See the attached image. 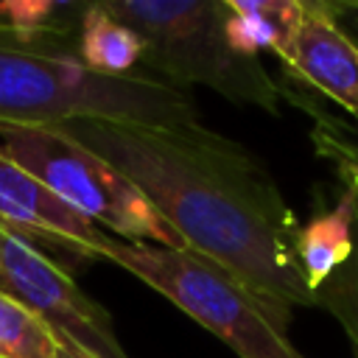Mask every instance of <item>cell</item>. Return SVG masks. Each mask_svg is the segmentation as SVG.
Instances as JSON below:
<instances>
[{
  "instance_id": "17",
  "label": "cell",
  "mask_w": 358,
  "mask_h": 358,
  "mask_svg": "<svg viewBox=\"0 0 358 358\" xmlns=\"http://www.w3.org/2000/svg\"><path fill=\"white\" fill-rule=\"evenodd\" d=\"M355 131H358V120H355Z\"/></svg>"
},
{
  "instance_id": "4",
  "label": "cell",
  "mask_w": 358,
  "mask_h": 358,
  "mask_svg": "<svg viewBox=\"0 0 358 358\" xmlns=\"http://www.w3.org/2000/svg\"><path fill=\"white\" fill-rule=\"evenodd\" d=\"M101 257L171 299L238 358H305L288 341V322L257 299L232 271L187 246L129 243L112 235Z\"/></svg>"
},
{
  "instance_id": "10",
  "label": "cell",
  "mask_w": 358,
  "mask_h": 358,
  "mask_svg": "<svg viewBox=\"0 0 358 358\" xmlns=\"http://www.w3.org/2000/svg\"><path fill=\"white\" fill-rule=\"evenodd\" d=\"M224 34L235 53L260 59L268 50L282 59L302 14V0H224Z\"/></svg>"
},
{
  "instance_id": "13",
  "label": "cell",
  "mask_w": 358,
  "mask_h": 358,
  "mask_svg": "<svg viewBox=\"0 0 358 358\" xmlns=\"http://www.w3.org/2000/svg\"><path fill=\"white\" fill-rule=\"evenodd\" d=\"M56 333L20 299L0 291V358H56Z\"/></svg>"
},
{
  "instance_id": "8",
  "label": "cell",
  "mask_w": 358,
  "mask_h": 358,
  "mask_svg": "<svg viewBox=\"0 0 358 358\" xmlns=\"http://www.w3.org/2000/svg\"><path fill=\"white\" fill-rule=\"evenodd\" d=\"M0 221H6L34 246L50 243L90 260L101 257L106 241L112 238V232L92 224L36 176L6 157H0Z\"/></svg>"
},
{
  "instance_id": "12",
  "label": "cell",
  "mask_w": 358,
  "mask_h": 358,
  "mask_svg": "<svg viewBox=\"0 0 358 358\" xmlns=\"http://www.w3.org/2000/svg\"><path fill=\"white\" fill-rule=\"evenodd\" d=\"M285 98L310 112V117H313L310 143H313L316 157H322L324 162L333 165L336 176L341 179V187L350 190L358 201V131H355V126H347L344 120L324 115L319 106L302 101L299 95L285 92Z\"/></svg>"
},
{
  "instance_id": "11",
  "label": "cell",
  "mask_w": 358,
  "mask_h": 358,
  "mask_svg": "<svg viewBox=\"0 0 358 358\" xmlns=\"http://www.w3.org/2000/svg\"><path fill=\"white\" fill-rule=\"evenodd\" d=\"M78 62L106 78H126L140 70L145 42L143 36L112 17L101 3H87L76 42Z\"/></svg>"
},
{
  "instance_id": "1",
  "label": "cell",
  "mask_w": 358,
  "mask_h": 358,
  "mask_svg": "<svg viewBox=\"0 0 358 358\" xmlns=\"http://www.w3.org/2000/svg\"><path fill=\"white\" fill-rule=\"evenodd\" d=\"M67 134L120 171L168 221L182 243L232 271L291 324L294 308H316L296 263L299 221L271 173L235 140L73 117Z\"/></svg>"
},
{
  "instance_id": "16",
  "label": "cell",
  "mask_w": 358,
  "mask_h": 358,
  "mask_svg": "<svg viewBox=\"0 0 358 358\" xmlns=\"http://www.w3.org/2000/svg\"><path fill=\"white\" fill-rule=\"evenodd\" d=\"M338 11H341V14H347V11H350V14H355V17H358V3H338Z\"/></svg>"
},
{
  "instance_id": "7",
  "label": "cell",
  "mask_w": 358,
  "mask_h": 358,
  "mask_svg": "<svg viewBox=\"0 0 358 358\" xmlns=\"http://www.w3.org/2000/svg\"><path fill=\"white\" fill-rule=\"evenodd\" d=\"M338 17V3L302 0V14L280 62L288 76L358 120V42Z\"/></svg>"
},
{
  "instance_id": "15",
  "label": "cell",
  "mask_w": 358,
  "mask_h": 358,
  "mask_svg": "<svg viewBox=\"0 0 358 358\" xmlns=\"http://www.w3.org/2000/svg\"><path fill=\"white\" fill-rule=\"evenodd\" d=\"M56 341H59L56 358H95V355H90L87 350H81L78 344H73L70 338H59V336H56Z\"/></svg>"
},
{
  "instance_id": "3",
  "label": "cell",
  "mask_w": 358,
  "mask_h": 358,
  "mask_svg": "<svg viewBox=\"0 0 358 358\" xmlns=\"http://www.w3.org/2000/svg\"><path fill=\"white\" fill-rule=\"evenodd\" d=\"M101 6L143 36L140 73L182 90L201 84L235 103L280 115L285 90L260 59L232 50L224 34V0H103Z\"/></svg>"
},
{
  "instance_id": "9",
  "label": "cell",
  "mask_w": 358,
  "mask_h": 358,
  "mask_svg": "<svg viewBox=\"0 0 358 358\" xmlns=\"http://www.w3.org/2000/svg\"><path fill=\"white\" fill-rule=\"evenodd\" d=\"M355 224H358V201L344 187L333 207H322L305 224H299L294 252L302 280L313 296L352 257Z\"/></svg>"
},
{
  "instance_id": "6",
  "label": "cell",
  "mask_w": 358,
  "mask_h": 358,
  "mask_svg": "<svg viewBox=\"0 0 358 358\" xmlns=\"http://www.w3.org/2000/svg\"><path fill=\"white\" fill-rule=\"evenodd\" d=\"M0 291L31 308L59 336L95 358H129L117 341L112 313L39 246L0 221Z\"/></svg>"
},
{
  "instance_id": "5",
  "label": "cell",
  "mask_w": 358,
  "mask_h": 358,
  "mask_svg": "<svg viewBox=\"0 0 358 358\" xmlns=\"http://www.w3.org/2000/svg\"><path fill=\"white\" fill-rule=\"evenodd\" d=\"M0 157L11 159L92 224H103L129 243L182 249V238L151 201L106 159L50 126L0 120Z\"/></svg>"
},
{
  "instance_id": "14",
  "label": "cell",
  "mask_w": 358,
  "mask_h": 358,
  "mask_svg": "<svg viewBox=\"0 0 358 358\" xmlns=\"http://www.w3.org/2000/svg\"><path fill=\"white\" fill-rule=\"evenodd\" d=\"M316 308H324L344 327L352 350L358 352V224H355V252L316 291Z\"/></svg>"
},
{
  "instance_id": "2",
  "label": "cell",
  "mask_w": 358,
  "mask_h": 358,
  "mask_svg": "<svg viewBox=\"0 0 358 358\" xmlns=\"http://www.w3.org/2000/svg\"><path fill=\"white\" fill-rule=\"evenodd\" d=\"M73 117L115 120L162 131H201L190 90L134 73L106 78L78 62L76 48L0 36V120L53 126Z\"/></svg>"
}]
</instances>
